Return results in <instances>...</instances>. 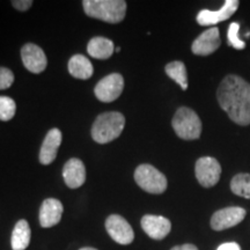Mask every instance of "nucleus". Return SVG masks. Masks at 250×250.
<instances>
[{"instance_id":"nucleus-1","label":"nucleus","mask_w":250,"mask_h":250,"mask_svg":"<svg viewBox=\"0 0 250 250\" xmlns=\"http://www.w3.org/2000/svg\"><path fill=\"white\" fill-rule=\"evenodd\" d=\"M217 99L221 109L226 111L234 123L250 124V83L241 77H225L217 90Z\"/></svg>"},{"instance_id":"nucleus-2","label":"nucleus","mask_w":250,"mask_h":250,"mask_svg":"<svg viewBox=\"0 0 250 250\" xmlns=\"http://www.w3.org/2000/svg\"><path fill=\"white\" fill-rule=\"evenodd\" d=\"M83 6L87 17L108 23L122 22L127 8L124 0H83Z\"/></svg>"},{"instance_id":"nucleus-3","label":"nucleus","mask_w":250,"mask_h":250,"mask_svg":"<svg viewBox=\"0 0 250 250\" xmlns=\"http://www.w3.org/2000/svg\"><path fill=\"white\" fill-rule=\"evenodd\" d=\"M125 117L117 111L103 112L96 117L92 126V138L98 144H108L117 139L123 132Z\"/></svg>"},{"instance_id":"nucleus-4","label":"nucleus","mask_w":250,"mask_h":250,"mask_svg":"<svg viewBox=\"0 0 250 250\" xmlns=\"http://www.w3.org/2000/svg\"><path fill=\"white\" fill-rule=\"evenodd\" d=\"M171 125L175 133L184 140H195L201 137L202 122L192 109L181 107L175 112Z\"/></svg>"},{"instance_id":"nucleus-5","label":"nucleus","mask_w":250,"mask_h":250,"mask_svg":"<svg viewBox=\"0 0 250 250\" xmlns=\"http://www.w3.org/2000/svg\"><path fill=\"white\" fill-rule=\"evenodd\" d=\"M134 181L144 191L154 195L164 193L168 186L165 175L152 165L147 164L137 167V169L134 170Z\"/></svg>"},{"instance_id":"nucleus-6","label":"nucleus","mask_w":250,"mask_h":250,"mask_svg":"<svg viewBox=\"0 0 250 250\" xmlns=\"http://www.w3.org/2000/svg\"><path fill=\"white\" fill-rule=\"evenodd\" d=\"M195 174L202 187L212 188L220 180L221 166L217 159L212 156H203L196 162Z\"/></svg>"},{"instance_id":"nucleus-7","label":"nucleus","mask_w":250,"mask_h":250,"mask_svg":"<svg viewBox=\"0 0 250 250\" xmlns=\"http://www.w3.org/2000/svg\"><path fill=\"white\" fill-rule=\"evenodd\" d=\"M124 89V79L120 73H111L100 80L94 88L96 99L101 102H112L121 96Z\"/></svg>"},{"instance_id":"nucleus-8","label":"nucleus","mask_w":250,"mask_h":250,"mask_svg":"<svg viewBox=\"0 0 250 250\" xmlns=\"http://www.w3.org/2000/svg\"><path fill=\"white\" fill-rule=\"evenodd\" d=\"M105 229L111 239L122 246L130 245L134 239L132 227L122 215H109L105 220Z\"/></svg>"},{"instance_id":"nucleus-9","label":"nucleus","mask_w":250,"mask_h":250,"mask_svg":"<svg viewBox=\"0 0 250 250\" xmlns=\"http://www.w3.org/2000/svg\"><path fill=\"white\" fill-rule=\"evenodd\" d=\"M247 212L245 208H239V206H230V208H221L214 212L211 218V227L212 229L220 232V230L232 228L240 223H242L243 219L246 218Z\"/></svg>"},{"instance_id":"nucleus-10","label":"nucleus","mask_w":250,"mask_h":250,"mask_svg":"<svg viewBox=\"0 0 250 250\" xmlns=\"http://www.w3.org/2000/svg\"><path fill=\"white\" fill-rule=\"evenodd\" d=\"M21 59L24 67L35 74L42 73L48 65L44 51L34 43H27L21 48Z\"/></svg>"},{"instance_id":"nucleus-11","label":"nucleus","mask_w":250,"mask_h":250,"mask_svg":"<svg viewBox=\"0 0 250 250\" xmlns=\"http://www.w3.org/2000/svg\"><path fill=\"white\" fill-rule=\"evenodd\" d=\"M240 2L237 0H226L223 7L218 11L203 9L197 15V22L201 26H214L221 21H226L235 13Z\"/></svg>"},{"instance_id":"nucleus-12","label":"nucleus","mask_w":250,"mask_h":250,"mask_svg":"<svg viewBox=\"0 0 250 250\" xmlns=\"http://www.w3.org/2000/svg\"><path fill=\"white\" fill-rule=\"evenodd\" d=\"M220 43L219 29L217 27H211L193 41L191 50L197 56H208L217 51Z\"/></svg>"},{"instance_id":"nucleus-13","label":"nucleus","mask_w":250,"mask_h":250,"mask_svg":"<svg viewBox=\"0 0 250 250\" xmlns=\"http://www.w3.org/2000/svg\"><path fill=\"white\" fill-rule=\"evenodd\" d=\"M142 228L153 240H164L171 230V223L161 215L146 214L142 218Z\"/></svg>"},{"instance_id":"nucleus-14","label":"nucleus","mask_w":250,"mask_h":250,"mask_svg":"<svg viewBox=\"0 0 250 250\" xmlns=\"http://www.w3.org/2000/svg\"><path fill=\"white\" fill-rule=\"evenodd\" d=\"M62 142V131L54 127L46 133L42 146L40 149V164L48 166L52 164L57 158L58 149L61 147Z\"/></svg>"},{"instance_id":"nucleus-15","label":"nucleus","mask_w":250,"mask_h":250,"mask_svg":"<svg viewBox=\"0 0 250 250\" xmlns=\"http://www.w3.org/2000/svg\"><path fill=\"white\" fill-rule=\"evenodd\" d=\"M64 206L56 198H48L40 208V224L43 228L54 227L62 220Z\"/></svg>"},{"instance_id":"nucleus-16","label":"nucleus","mask_w":250,"mask_h":250,"mask_svg":"<svg viewBox=\"0 0 250 250\" xmlns=\"http://www.w3.org/2000/svg\"><path fill=\"white\" fill-rule=\"evenodd\" d=\"M62 177L70 189H78L86 181V167L80 159H70L62 168Z\"/></svg>"},{"instance_id":"nucleus-17","label":"nucleus","mask_w":250,"mask_h":250,"mask_svg":"<svg viewBox=\"0 0 250 250\" xmlns=\"http://www.w3.org/2000/svg\"><path fill=\"white\" fill-rule=\"evenodd\" d=\"M87 52H88L90 57L104 61V59L111 57L112 54L115 52V46L111 40L102 36H96L93 37L88 42Z\"/></svg>"},{"instance_id":"nucleus-18","label":"nucleus","mask_w":250,"mask_h":250,"mask_svg":"<svg viewBox=\"0 0 250 250\" xmlns=\"http://www.w3.org/2000/svg\"><path fill=\"white\" fill-rule=\"evenodd\" d=\"M68 72L73 78L87 80L93 76V64L83 55H74L68 61Z\"/></svg>"},{"instance_id":"nucleus-19","label":"nucleus","mask_w":250,"mask_h":250,"mask_svg":"<svg viewBox=\"0 0 250 250\" xmlns=\"http://www.w3.org/2000/svg\"><path fill=\"white\" fill-rule=\"evenodd\" d=\"M31 230L27 220L21 219L13 228L11 237V246L13 250H26L30 243Z\"/></svg>"},{"instance_id":"nucleus-20","label":"nucleus","mask_w":250,"mask_h":250,"mask_svg":"<svg viewBox=\"0 0 250 250\" xmlns=\"http://www.w3.org/2000/svg\"><path fill=\"white\" fill-rule=\"evenodd\" d=\"M166 74L173 79L175 83H179L183 90L188 89V74L184 62L175 61L166 65Z\"/></svg>"},{"instance_id":"nucleus-21","label":"nucleus","mask_w":250,"mask_h":250,"mask_svg":"<svg viewBox=\"0 0 250 250\" xmlns=\"http://www.w3.org/2000/svg\"><path fill=\"white\" fill-rule=\"evenodd\" d=\"M230 190L234 195L250 199V174H237L230 181Z\"/></svg>"},{"instance_id":"nucleus-22","label":"nucleus","mask_w":250,"mask_h":250,"mask_svg":"<svg viewBox=\"0 0 250 250\" xmlns=\"http://www.w3.org/2000/svg\"><path fill=\"white\" fill-rule=\"evenodd\" d=\"M17 103L9 96H0V121L8 122L15 116Z\"/></svg>"},{"instance_id":"nucleus-23","label":"nucleus","mask_w":250,"mask_h":250,"mask_svg":"<svg viewBox=\"0 0 250 250\" xmlns=\"http://www.w3.org/2000/svg\"><path fill=\"white\" fill-rule=\"evenodd\" d=\"M239 31H240V24L237 22L230 23V26L228 27V33H227V39H228V44L232 45L234 49L236 50H243L246 48V42L239 37Z\"/></svg>"},{"instance_id":"nucleus-24","label":"nucleus","mask_w":250,"mask_h":250,"mask_svg":"<svg viewBox=\"0 0 250 250\" xmlns=\"http://www.w3.org/2000/svg\"><path fill=\"white\" fill-rule=\"evenodd\" d=\"M14 73L7 67L0 66V90L8 89L14 83Z\"/></svg>"},{"instance_id":"nucleus-25","label":"nucleus","mask_w":250,"mask_h":250,"mask_svg":"<svg viewBox=\"0 0 250 250\" xmlns=\"http://www.w3.org/2000/svg\"><path fill=\"white\" fill-rule=\"evenodd\" d=\"M11 4L19 12H26L33 6V1L31 0H13Z\"/></svg>"},{"instance_id":"nucleus-26","label":"nucleus","mask_w":250,"mask_h":250,"mask_svg":"<svg viewBox=\"0 0 250 250\" xmlns=\"http://www.w3.org/2000/svg\"><path fill=\"white\" fill-rule=\"evenodd\" d=\"M217 250H241V247L236 242H227L219 246Z\"/></svg>"},{"instance_id":"nucleus-27","label":"nucleus","mask_w":250,"mask_h":250,"mask_svg":"<svg viewBox=\"0 0 250 250\" xmlns=\"http://www.w3.org/2000/svg\"><path fill=\"white\" fill-rule=\"evenodd\" d=\"M170 250H198V248L195 245H191V243H187V245L173 247Z\"/></svg>"},{"instance_id":"nucleus-28","label":"nucleus","mask_w":250,"mask_h":250,"mask_svg":"<svg viewBox=\"0 0 250 250\" xmlns=\"http://www.w3.org/2000/svg\"><path fill=\"white\" fill-rule=\"evenodd\" d=\"M79 250H98V249L92 248V247H83V248H81V249H79Z\"/></svg>"},{"instance_id":"nucleus-29","label":"nucleus","mask_w":250,"mask_h":250,"mask_svg":"<svg viewBox=\"0 0 250 250\" xmlns=\"http://www.w3.org/2000/svg\"><path fill=\"white\" fill-rule=\"evenodd\" d=\"M115 51H116V52H120V51H121V48H120V46H118L117 49H115Z\"/></svg>"}]
</instances>
